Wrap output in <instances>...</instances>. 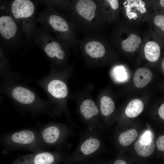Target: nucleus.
Here are the masks:
<instances>
[{
  "label": "nucleus",
  "mask_w": 164,
  "mask_h": 164,
  "mask_svg": "<svg viewBox=\"0 0 164 164\" xmlns=\"http://www.w3.org/2000/svg\"><path fill=\"white\" fill-rule=\"evenodd\" d=\"M157 149L160 151H164V136L161 135L157 138L156 142Z\"/></svg>",
  "instance_id": "5701e85b"
},
{
  "label": "nucleus",
  "mask_w": 164,
  "mask_h": 164,
  "mask_svg": "<svg viewBox=\"0 0 164 164\" xmlns=\"http://www.w3.org/2000/svg\"><path fill=\"white\" fill-rule=\"evenodd\" d=\"M106 1L113 9L116 10L118 8L119 4L118 0H107Z\"/></svg>",
  "instance_id": "b1692460"
},
{
  "label": "nucleus",
  "mask_w": 164,
  "mask_h": 164,
  "mask_svg": "<svg viewBox=\"0 0 164 164\" xmlns=\"http://www.w3.org/2000/svg\"><path fill=\"white\" fill-rule=\"evenodd\" d=\"M75 65L74 63L60 69L58 77L49 81L46 87L49 94L57 101L60 108L68 117L69 113L67 102L71 93L69 90L68 80L72 74Z\"/></svg>",
  "instance_id": "7ed1b4c3"
},
{
  "label": "nucleus",
  "mask_w": 164,
  "mask_h": 164,
  "mask_svg": "<svg viewBox=\"0 0 164 164\" xmlns=\"http://www.w3.org/2000/svg\"><path fill=\"white\" fill-rule=\"evenodd\" d=\"M99 102L100 110L103 115L107 116L113 112L115 109V104L111 97L105 95L102 96Z\"/></svg>",
  "instance_id": "dca6fc26"
},
{
  "label": "nucleus",
  "mask_w": 164,
  "mask_h": 164,
  "mask_svg": "<svg viewBox=\"0 0 164 164\" xmlns=\"http://www.w3.org/2000/svg\"><path fill=\"white\" fill-rule=\"evenodd\" d=\"M141 41L139 36L132 33L128 38L122 42L121 46L124 51L133 53L137 49Z\"/></svg>",
  "instance_id": "2eb2a0df"
},
{
  "label": "nucleus",
  "mask_w": 164,
  "mask_h": 164,
  "mask_svg": "<svg viewBox=\"0 0 164 164\" xmlns=\"http://www.w3.org/2000/svg\"><path fill=\"white\" fill-rule=\"evenodd\" d=\"M114 72L116 78L118 80L124 81L126 79L127 74L123 67H116Z\"/></svg>",
  "instance_id": "aec40b11"
},
{
  "label": "nucleus",
  "mask_w": 164,
  "mask_h": 164,
  "mask_svg": "<svg viewBox=\"0 0 164 164\" xmlns=\"http://www.w3.org/2000/svg\"><path fill=\"white\" fill-rule=\"evenodd\" d=\"M97 10L94 1L72 0L65 13L75 29L90 33L95 28Z\"/></svg>",
  "instance_id": "f03ea898"
},
{
  "label": "nucleus",
  "mask_w": 164,
  "mask_h": 164,
  "mask_svg": "<svg viewBox=\"0 0 164 164\" xmlns=\"http://www.w3.org/2000/svg\"><path fill=\"white\" fill-rule=\"evenodd\" d=\"M62 131L58 126L51 125L45 128L42 131L41 138L45 143L53 144L58 142L61 137Z\"/></svg>",
  "instance_id": "1a4fd4ad"
},
{
  "label": "nucleus",
  "mask_w": 164,
  "mask_h": 164,
  "mask_svg": "<svg viewBox=\"0 0 164 164\" xmlns=\"http://www.w3.org/2000/svg\"><path fill=\"white\" fill-rule=\"evenodd\" d=\"M40 40L41 47L46 55L60 69L69 65L70 47L67 44L54 38L47 32L43 33Z\"/></svg>",
  "instance_id": "20e7f679"
},
{
  "label": "nucleus",
  "mask_w": 164,
  "mask_h": 164,
  "mask_svg": "<svg viewBox=\"0 0 164 164\" xmlns=\"http://www.w3.org/2000/svg\"><path fill=\"white\" fill-rule=\"evenodd\" d=\"M160 3L161 6L162 7H164V0H161L160 1Z\"/></svg>",
  "instance_id": "bb28decb"
},
{
  "label": "nucleus",
  "mask_w": 164,
  "mask_h": 164,
  "mask_svg": "<svg viewBox=\"0 0 164 164\" xmlns=\"http://www.w3.org/2000/svg\"><path fill=\"white\" fill-rule=\"evenodd\" d=\"M138 135V133L135 129H131L120 135L119 137V142L122 145L127 146L136 139Z\"/></svg>",
  "instance_id": "a211bd4d"
},
{
  "label": "nucleus",
  "mask_w": 164,
  "mask_h": 164,
  "mask_svg": "<svg viewBox=\"0 0 164 164\" xmlns=\"http://www.w3.org/2000/svg\"><path fill=\"white\" fill-rule=\"evenodd\" d=\"M56 159L52 153L43 152L20 156L11 164H53Z\"/></svg>",
  "instance_id": "0eeeda50"
},
{
  "label": "nucleus",
  "mask_w": 164,
  "mask_h": 164,
  "mask_svg": "<svg viewBox=\"0 0 164 164\" xmlns=\"http://www.w3.org/2000/svg\"><path fill=\"white\" fill-rule=\"evenodd\" d=\"M100 145V142L97 139L89 138L86 140L81 145L80 151L84 155H89L96 151Z\"/></svg>",
  "instance_id": "ddd939ff"
},
{
  "label": "nucleus",
  "mask_w": 164,
  "mask_h": 164,
  "mask_svg": "<svg viewBox=\"0 0 164 164\" xmlns=\"http://www.w3.org/2000/svg\"><path fill=\"white\" fill-rule=\"evenodd\" d=\"M152 134L151 132L149 130L146 131L141 136L139 140L145 144L149 143L152 139Z\"/></svg>",
  "instance_id": "412c9836"
},
{
  "label": "nucleus",
  "mask_w": 164,
  "mask_h": 164,
  "mask_svg": "<svg viewBox=\"0 0 164 164\" xmlns=\"http://www.w3.org/2000/svg\"><path fill=\"white\" fill-rule=\"evenodd\" d=\"M155 24L164 31V16L162 15H156L154 19Z\"/></svg>",
  "instance_id": "4be33fe9"
},
{
  "label": "nucleus",
  "mask_w": 164,
  "mask_h": 164,
  "mask_svg": "<svg viewBox=\"0 0 164 164\" xmlns=\"http://www.w3.org/2000/svg\"><path fill=\"white\" fill-rule=\"evenodd\" d=\"M134 147L136 152L139 155L147 157L150 155L154 152L155 144L153 140L147 144L143 143L138 140L135 142Z\"/></svg>",
  "instance_id": "f3484780"
},
{
  "label": "nucleus",
  "mask_w": 164,
  "mask_h": 164,
  "mask_svg": "<svg viewBox=\"0 0 164 164\" xmlns=\"http://www.w3.org/2000/svg\"><path fill=\"white\" fill-rule=\"evenodd\" d=\"M12 95L13 98L19 102L24 104L32 103L35 100L34 93L29 89L18 86L13 90Z\"/></svg>",
  "instance_id": "9d476101"
},
{
  "label": "nucleus",
  "mask_w": 164,
  "mask_h": 164,
  "mask_svg": "<svg viewBox=\"0 0 164 164\" xmlns=\"http://www.w3.org/2000/svg\"><path fill=\"white\" fill-rule=\"evenodd\" d=\"M11 15L26 34H29L36 17L34 3L29 0H15L11 6Z\"/></svg>",
  "instance_id": "39448f33"
},
{
  "label": "nucleus",
  "mask_w": 164,
  "mask_h": 164,
  "mask_svg": "<svg viewBox=\"0 0 164 164\" xmlns=\"http://www.w3.org/2000/svg\"><path fill=\"white\" fill-rule=\"evenodd\" d=\"M36 20L52 32L57 39L69 47L78 45L75 29L68 18L57 10L48 8L41 13Z\"/></svg>",
  "instance_id": "f257e3e1"
},
{
  "label": "nucleus",
  "mask_w": 164,
  "mask_h": 164,
  "mask_svg": "<svg viewBox=\"0 0 164 164\" xmlns=\"http://www.w3.org/2000/svg\"><path fill=\"white\" fill-rule=\"evenodd\" d=\"M144 52L146 58L149 61L154 62L159 59L160 54L159 45L156 42H149L144 47Z\"/></svg>",
  "instance_id": "f8f14e48"
},
{
  "label": "nucleus",
  "mask_w": 164,
  "mask_h": 164,
  "mask_svg": "<svg viewBox=\"0 0 164 164\" xmlns=\"http://www.w3.org/2000/svg\"><path fill=\"white\" fill-rule=\"evenodd\" d=\"M152 74L151 71L145 68H141L135 72L133 77L134 83L138 88H142L151 81Z\"/></svg>",
  "instance_id": "9b49d317"
},
{
  "label": "nucleus",
  "mask_w": 164,
  "mask_h": 164,
  "mask_svg": "<svg viewBox=\"0 0 164 164\" xmlns=\"http://www.w3.org/2000/svg\"><path fill=\"white\" fill-rule=\"evenodd\" d=\"M71 2L67 0L50 1H48L47 4L48 5V8L56 10L58 8L65 11L68 8Z\"/></svg>",
  "instance_id": "6ab92c4d"
},
{
  "label": "nucleus",
  "mask_w": 164,
  "mask_h": 164,
  "mask_svg": "<svg viewBox=\"0 0 164 164\" xmlns=\"http://www.w3.org/2000/svg\"><path fill=\"white\" fill-rule=\"evenodd\" d=\"M160 117L164 119V104H163L160 107L158 111Z\"/></svg>",
  "instance_id": "393cba45"
},
{
  "label": "nucleus",
  "mask_w": 164,
  "mask_h": 164,
  "mask_svg": "<svg viewBox=\"0 0 164 164\" xmlns=\"http://www.w3.org/2000/svg\"><path fill=\"white\" fill-rule=\"evenodd\" d=\"M17 31V23L12 15H3L0 17V33L5 39L14 38Z\"/></svg>",
  "instance_id": "6e6552de"
},
{
  "label": "nucleus",
  "mask_w": 164,
  "mask_h": 164,
  "mask_svg": "<svg viewBox=\"0 0 164 164\" xmlns=\"http://www.w3.org/2000/svg\"><path fill=\"white\" fill-rule=\"evenodd\" d=\"M37 136L32 131L24 130L9 134L0 135V143L6 146L29 148L35 144Z\"/></svg>",
  "instance_id": "423d86ee"
},
{
  "label": "nucleus",
  "mask_w": 164,
  "mask_h": 164,
  "mask_svg": "<svg viewBox=\"0 0 164 164\" xmlns=\"http://www.w3.org/2000/svg\"><path fill=\"white\" fill-rule=\"evenodd\" d=\"M114 164H127V163L125 161L119 159L116 161Z\"/></svg>",
  "instance_id": "a878e982"
},
{
  "label": "nucleus",
  "mask_w": 164,
  "mask_h": 164,
  "mask_svg": "<svg viewBox=\"0 0 164 164\" xmlns=\"http://www.w3.org/2000/svg\"><path fill=\"white\" fill-rule=\"evenodd\" d=\"M144 108L143 102L140 100L135 99L128 104L125 110L126 115L130 118L138 116L142 111Z\"/></svg>",
  "instance_id": "4468645a"
}]
</instances>
